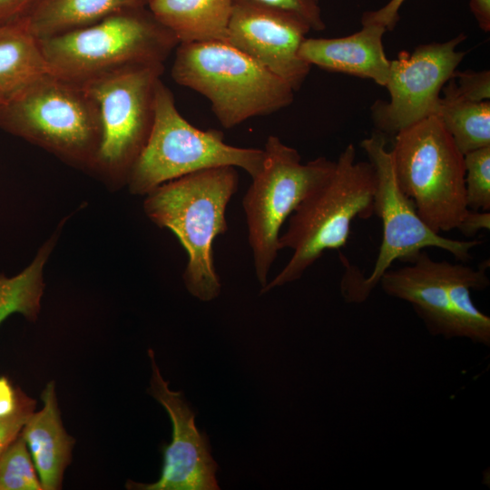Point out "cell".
<instances>
[{
    "instance_id": "obj_33",
    "label": "cell",
    "mask_w": 490,
    "mask_h": 490,
    "mask_svg": "<svg viewBox=\"0 0 490 490\" xmlns=\"http://www.w3.org/2000/svg\"><path fill=\"white\" fill-rule=\"evenodd\" d=\"M6 96L0 92V104L6 100Z\"/></svg>"
},
{
    "instance_id": "obj_4",
    "label": "cell",
    "mask_w": 490,
    "mask_h": 490,
    "mask_svg": "<svg viewBox=\"0 0 490 490\" xmlns=\"http://www.w3.org/2000/svg\"><path fill=\"white\" fill-rule=\"evenodd\" d=\"M171 74L207 98L226 129L274 113L294 99L287 82L227 42L179 44Z\"/></svg>"
},
{
    "instance_id": "obj_11",
    "label": "cell",
    "mask_w": 490,
    "mask_h": 490,
    "mask_svg": "<svg viewBox=\"0 0 490 490\" xmlns=\"http://www.w3.org/2000/svg\"><path fill=\"white\" fill-rule=\"evenodd\" d=\"M466 35L442 43L417 46L413 52L401 51L391 61L386 87L389 100H377L371 117L377 132L396 135L403 129L436 115L440 93L466 55L457 51Z\"/></svg>"
},
{
    "instance_id": "obj_31",
    "label": "cell",
    "mask_w": 490,
    "mask_h": 490,
    "mask_svg": "<svg viewBox=\"0 0 490 490\" xmlns=\"http://www.w3.org/2000/svg\"><path fill=\"white\" fill-rule=\"evenodd\" d=\"M26 9L24 0H0V25L18 18Z\"/></svg>"
},
{
    "instance_id": "obj_18",
    "label": "cell",
    "mask_w": 490,
    "mask_h": 490,
    "mask_svg": "<svg viewBox=\"0 0 490 490\" xmlns=\"http://www.w3.org/2000/svg\"><path fill=\"white\" fill-rule=\"evenodd\" d=\"M147 0H34L23 14L38 39L91 25L117 12L145 6Z\"/></svg>"
},
{
    "instance_id": "obj_34",
    "label": "cell",
    "mask_w": 490,
    "mask_h": 490,
    "mask_svg": "<svg viewBox=\"0 0 490 490\" xmlns=\"http://www.w3.org/2000/svg\"><path fill=\"white\" fill-rule=\"evenodd\" d=\"M33 1L34 0H24L26 5H27V8L29 7V5L33 3Z\"/></svg>"
},
{
    "instance_id": "obj_28",
    "label": "cell",
    "mask_w": 490,
    "mask_h": 490,
    "mask_svg": "<svg viewBox=\"0 0 490 490\" xmlns=\"http://www.w3.org/2000/svg\"><path fill=\"white\" fill-rule=\"evenodd\" d=\"M406 0H389L384 6L375 11L365 12L362 24H378L387 30H392L399 20V9Z\"/></svg>"
},
{
    "instance_id": "obj_19",
    "label": "cell",
    "mask_w": 490,
    "mask_h": 490,
    "mask_svg": "<svg viewBox=\"0 0 490 490\" xmlns=\"http://www.w3.org/2000/svg\"><path fill=\"white\" fill-rule=\"evenodd\" d=\"M48 71L39 39L23 15L0 25V92L6 98Z\"/></svg>"
},
{
    "instance_id": "obj_7",
    "label": "cell",
    "mask_w": 490,
    "mask_h": 490,
    "mask_svg": "<svg viewBox=\"0 0 490 490\" xmlns=\"http://www.w3.org/2000/svg\"><path fill=\"white\" fill-rule=\"evenodd\" d=\"M396 179L421 220L435 232L457 230L469 210L464 154L436 115L395 135L391 149Z\"/></svg>"
},
{
    "instance_id": "obj_8",
    "label": "cell",
    "mask_w": 490,
    "mask_h": 490,
    "mask_svg": "<svg viewBox=\"0 0 490 490\" xmlns=\"http://www.w3.org/2000/svg\"><path fill=\"white\" fill-rule=\"evenodd\" d=\"M360 147L372 163L376 174L374 213L381 220L383 236L378 255L368 277L348 263L345 265L341 292L348 302L365 301L386 271L396 260L407 261L426 248H438L451 253L461 262L468 260L478 240H453L433 231L419 217L416 206L397 184L391 150L387 149L385 135L379 132L361 141Z\"/></svg>"
},
{
    "instance_id": "obj_32",
    "label": "cell",
    "mask_w": 490,
    "mask_h": 490,
    "mask_svg": "<svg viewBox=\"0 0 490 490\" xmlns=\"http://www.w3.org/2000/svg\"><path fill=\"white\" fill-rule=\"evenodd\" d=\"M469 7L480 29L489 33L490 0H469Z\"/></svg>"
},
{
    "instance_id": "obj_14",
    "label": "cell",
    "mask_w": 490,
    "mask_h": 490,
    "mask_svg": "<svg viewBox=\"0 0 490 490\" xmlns=\"http://www.w3.org/2000/svg\"><path fill=\"white\" fill-rule=\"evenodd\" d=\"M397 270H388L379 284L390 297L412 305L434 336L459 337L451 306L446 273V260L436 261L423 250Z\"/></svg>"
},
{
    "instance_id": "obj_17",
    "label": "cell",
    "mask_w": 490,
    "mask_h": 490,
    "mask_svg": "<svg viewBox=\"0 0 490 490\" xmlns=\"http://www.w3.org/2000/svg\"><path fill=\"white\" fill-rule=\"evenodd\" d=\"M234 0H147L157 22L181 43L226 42Z\"/></svg>"
},
{
    "instance_id": "obj_10",
    "label": "cell",
    "mask_w": 490,
    "mask_h": 490,
    "mask_svg": "<svg viewBox=\"0 0 490 490\" xmlns=\"http://www.w3.org/2000/svg\"><path fill=\"white\" fill-rule=\"evenodd\" d=\"M162 63L134 64L83 83L96 101L102 141L93 172L114 188L129 175L150 136Z\"/></svg>"
},
{
    "instance_id": "obj_25",
    "label": "cell",
    "mask_w": 490,
    "mask_h": 490,
    "mask_svg": "<svg viewBox=\"0 0 490 490\" xmlns=\"http://www.w3.org/2000/svg\"><path fill=\"white\" fill-rule=\"evenodd\" d=\"M443 97L466 100L471 102L489 101L490 98V72L457 71L444 85Z\"/></svg>"
},
{
    "instance_id": "obj_1",
    "label": "cell",
    "mask_w": 490,
    "mask_h": 490,
    "mask_svg": "<svg viewBox=\"0 0 490 490\" xmlns=\"http://www.w3.org/2000/svg\"><path fill=\"white\" fill-rule=\"evenodd\" d=\"M239 181L235 167H217L167 181L145 195L148 219L170 230L184 248V285L201 301L216 299L221 290L212 245L228 230L226 210Z\"/></svg>"
},
{
    "instance_id": "obj_3",
    "label": "cell",
    "mask_w": 490,
    "mask_h": 490,
    "mask_svg": "<svg viewBox=\"0 0 490 490\" xmlns=\"http://www.w3.org/2000/svg\"><path fill=\"white\" fill-rule=\"evenodd\" d=\"M0 129L93 172L102 141L99 106L84 85L46 72L0 104Z\"/></svg>"
},
{
    "instance_id": "obj_27",
    "label": "cell",
    "mask_w": 490,
    "mask_h": 490,
    "mask_svg": "<svg viewBox=\"0 0 490 490\" xmlns=\"http://www.w3.org/2000/svg\"><path fill=\"white\" fill-rule=\"evenodd\" d=\"M35 401L24 394L18 409L13 415L0 417V455L20 435L34 413Z\"/></svg>"
},
{
    "instance_id": "obj_12",
    "label": "cell",
    "mask_w": 490,
    "mask_h": 490,
    "mask_svg": "<svg viewBox=\"0 0 490 490\" xmlns=\"http://www.w3.org/2000/svg\"><path fill=\"white\" fill-rule=\"evenodd\" d=\"M310 30L292 13L250 0H234L226 42L283 79L296 92L310 71V65L299 55Z\"/></svg>"
},
{
    "instance_id": "obj_22",
    "label": "cell",
    "mask_w": 490,
    "mask_h": 490,
    "mask_svg": "<svg viewBox=\"0 0 490 490\" xmlns=\"http://www.w3.org/2000/svg\"><path fill=\"white\" fill-rule=\"evenodd\" d=\"M436 115L462 154L490 146V102L440 97Z\"/></svg>"
},
{
    "instance_id": "obj_23",
    "label": "cell",
    "mask_w": 490,
    "mask_h": 490,
    "mask_svg": "<svg viewBox=\"0 0 490 490\" xmlns=\"http://www.w3.org/2000/svg\"><path fill=\"white\" fill-rule=\"evenodd\" d=\"M27 446L19 435L0 455V490H42Z\"/></svg>"
},
{
    "instance_id": "obj_9",
    "label": "cell",
    "mask_w": 490,
    "mask_h": 490,
    "mask_svg": "<svg viewBox=\"0 0 490 490\" xmlns=\"http://www.w3.org/2000/svg\"><path fill=\"white\" fill-rule=\"evenodd\" d=\"M264 161L242 206L257 279L264 288L279 250L280 229L299 203L331 173L335 162L318 157L301 163L298 151L270 135Z\"/></svg>"
},
{
    "instance_id": "obj_29",
    "label": "cell",
    "mask_w": 490,
    "mask_h": 490,
    "mask_svg": "<svg viewBox=\"0 0 490 490\" xmlns=\"http://www.w3.org/2000/svg\"><path fill=\"white\" fill-rule=\"evenodd\" d=\"M24 394L19 388H14L7 377H0V417L15 413Z\"/></svg>"
},
{
    "instance_id": "obj_26",
    "label": "cell",
    "mask_w": 490,
    "mask_h": 490,
    "mask_svg": "<svg viewBox=\"0 0 490 490\" xmlns=\"http://www.w3.org/2000/svg\"><path fill=\"white\" fill-rule=\"evenodd\" d=\"M257 4L292 13L304 20L311 30L321 31L326 25L319 0H250Z\"/></svg>"
},
{
    "instance_id": "obj_20",
    "label": "cell",
    "mask_w": 490,
    "mask_h": 490,
    "mask_svg": "<svg viewBox=\"0 0 490 490\" xmlns=\"http://www.w3.org/2000/svg\"><path fill=\"white\" fill-rule=\"evenodd\" d=\"M489 260L477 269L461 263L446 261V273L451 306L456 320L459 337L473 342L490 345V318L480 311L471 298L472 290L486 289L490 280L486 270Z\"/></svg>"
},
{
    "instance_id": "obj_13",
    "label": "cell",
    "mask_w": 490,
    "mask_h": 490,
    "mask_svg": "<svg viewBox=\"0 0 490 490\" xmlns=\"http://www.w3.org/2000/svg\"><path fill=\"white\" fill-rule=\"evenodd\" d=\"M152 377L148 392L167 411L172 424V438L162 449L163 462L159 480L141 484L129 480L127 488L140 490H219L218 465L211 454L209 438L198 430L195 414L181 391H172L148 350Z\"/></svg>"
},
{
    "instance_id": "obj_24",
    "label": "cell",
    "mask_w": 490,
    "mask_h": 490,
    "mask_svg": "<svg viewBox=\"0 0 490 490\" xmlns=\"http://www.w3.org/2000/svg\"><path fill=\"white\" fill-rule=\"evenodd\" d=\"M466 201L468 210L490 211V146L464 154Z\"/></svg>"
},
{
    "instance_id": "obj_30",
    "label": "cell",
    "mask_w": 490,
    "mask_h": 490,
    "mask_svg": "<svg viewBox=\"0 0 490 490\" xmlns=\"http://www.w3.org/2000/svg\"><path fill=\"white\" fill-rule=\"evenodd\" d=\"M489 211H474L469 210L457 230L466 237L470 238L475 236L481 230H489Z\"/></svg>"
},
{
    "instance_id": "obj_16",
    "label": "cell",
    "mask_w": 490,
    "mask_h": 490,
    "mask_svg": "<svg viewBox=\"0 0 490 490\" xmlns=\"http://www.w3.org/2000/svg\"><path fill=\"white\" fill-rule=\"evenodd\" d=\"M41 398L42 409L30 416L20 435L30 452L43 489L57 490L70 464L74 440L63 426L54 381L45 386Z\"/></svg>"
},
{
    "instance_id": "obj_2",
    "label": "cell",
    "mask_w": 490,
    "mask_h": 490,
    "mask_svg": "<svg viewBox=\"0 0 490 490\" xmlns=\"http://www.w3.org/2000/svg\"><path fill=\"white\" fill-rule=\"evenodd\" d=\"M375 189L372 163L358 161L354 145L348 144L331 173L289 217L279 245L292 250V256L260 294L299 279L326 250L345 247L353 220L374 214Z\"/></svg>"
},
{
    "instance_id": "obj_6",
    "label": "cell",
    "mask_w": 490,
    "mask_h": 490,
    "mask_svg": "<svg viewBox=\"0 0 490 490\" xmlns=\"http://www.w3.org/2000/svg\"><path fill=\"white\" fill-rule=\"evenodd\" d=\"M263 161V149L230 145L220 131H203L191 124L161 80L155 93L152 131L126 185L132 194L145 196L167 181L225 166L240 168L253 178Z\"/></svg>"
},
{
    "instance_id": "obj_21",
    "label": "cell",
    "mask_w": 490,
    "mask_h": 490,
    "mask_svg": "<svg viewBox=\"0 0 490 490\" xmlns=\"http://www.w3.org/2000/svg\"><path fill=\"white\" fill-rule=\"evenodd\" d=\"M57 231L39 249L33 261L13 277L0 274V325L12 314H22L28 320L37 318L44 293V269L55 245Z\"/></svg>"
},
{
    "instance_id": "obj_5",
    "label": "cell",
    "mask_w": 490,
    "mask_h": 490,
    "mask_svg": "<svg viewBox=\"0 0 490 490\" xmlns=\"http://www.w3.org/2000/svg\"><path fill=\"white\" fill-rule=\"evenodd\" d=\"M39 42L49 72L81 84L127 66L163 64L179 44L145 6Z\"/></svg>"
},
{
    "instance_id": "obj_15",
    "label": "cell",
    "mask_w": 490,
    "mask_h": 490,
    "mask_svg": "<svg viewBox=\"0 0 490 490\" xmlns=\"http://www.w3.org/2000/svg\"><path fill=\"white\" fill-rule=\"evenodd\" d=\"M362 28L338 38H305L299 57L308 64L373 80L385 86L390 73L382 38L387 29L378 24H362Z\"/></svg>"
}]
</instances>
